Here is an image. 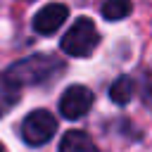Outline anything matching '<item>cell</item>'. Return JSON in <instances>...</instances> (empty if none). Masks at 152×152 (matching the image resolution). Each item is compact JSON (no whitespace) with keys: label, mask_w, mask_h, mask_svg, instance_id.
<instances>
[{"label":"cell","mask_w":152,"mask_h":152,"mask_svg":"<svg viewBox=\"0 0 152 152\" xmlns=\"http://www.w3.org/2000/svg\"><path fill=\"white\" fill-rule=\"evenodd\" d=\"M62 69V62L50 57V55H31L26 59H19L14 62L2 78L7 83H12L14 88H21V86H36V83H43L48 78H52L57 71Z\"/></svg>","instance_id":"cell-1"},{"label":"cell","mask_w":152,"mask_h":152,"mask_svg":"<svg viewBox=\"0 0 152 152\" xmlns=\"http://www.w3.org/2000/svg\"><path fill=\"white\" fill-rule=\"evenodd\" d=\"M100 43V33L95 28V24L88 17H81L71 24V28L64 33L62 38V50L71 57H88L95 45Z\"/></svg>","instance_id":"cell-2"},{"label":"cell","mask_w":152,"mask_h":152,"mask_svg":"<svg viewBox=\"0 0 152 152\" xmlns=\"http://www.w3.org/2000/svg\"><path fill=\"white\" fill-rule=\"evenodd\" d=\"M57 133V119L48 109H36L21 121V138L28 145H45Z\"/></svg>","instance_id":"cell-3"},{"label":"cell","mask_w":152,"mask_h":152,"mask_svg":"<svg viewBox=\"0 0 152 152\" xmlns=\"http://www.w3.org/2000/svg\"><path fill=\"white\" fill-rule=\"evenodd\" d=\"M93 107V93L86 86H69L59 97V112L64 119H81Z\"/></svg>","instance_id":"cell-4"},{"label":"cell","mask_w":152,"mask_h":152,"mask_svg":"<svg viewBox=\"0 0 152 152\" xmlns=\"http://www.w3.org/2000/svg\"><path fill=\"white\" fill-rule=\"evenodd\" d=\"M66 17H69V7H66V5H62V2H50V5H45V7L33 17V28H36V33H40V36H52V33L66 21Z\"/></svg>","instance_id":"cell-5"},{"label":"cell","mask_w":152,"mask_h":152,"mask_svg":"<svg viewBox=\"0 0 152 152\" xmlns=\"http://www.w3.org/2000/svg\"><path fill=\"white\" fill-rule=\"evenodd\" d=\"M59 152H97V147L86 131H66L59 140Z\"/></svg>","instance_id":"cell-6"},{"label":"cell","mask_w":152,"mask_h":152,"mask_svg":"<svg viewBox=\"0 0 152 152\" xmlns=\"http://www.w3.org/2000/svg\"><path fill=\"white\" fill-rule=\"evenodd\" d=\"M131 7H133L131 0H102L100 2V12L109 21H119V19L128 17L131 14Z\"/></svg>","instance_id":"cell-7"},{"label":"cell","mask_w":152,"mask_h":152,"mask_svg":"<svg viewBox=\"0 0 152 152\" xmlns=\"http://www.w3.org/2000/svg\"><path fill=\"white\" fill-rule=\"evenodd\" d=\"M133 90H135L133 78H128V76H119V78L112 83V88H109V97H112V102H116V104H126V102H131Z\"/></svg>","instance_id":"cell-8"},{"label":"cell","mask_w":152,"mask_h":152,"mask_svg":"<svg viewBox=\"0 0 152 152\" xmlns=\"http://www.w3.org/2000/svg\"><path fill=\"white\" fill-rule=\"evenodd\" d=\"M17 93H19V88H14L12 83H7V81L0 76V116H2V112H5L7 107L14 104Z\"/></svg>","instance_id":"cell-9"},{"label":"cell","mask_w":152,"mask_h":152,"mask_svg":"<svg viewBox=\"0 0 152 152\" xmlns=\"http://www.w3.org/2000/svg\"><path fill=\"white\" fill-rule=\"evenodd\" d=\"M0 152H7V150H5V145H2V142H0Z\"/></svg>","instance_id":"cell-10"}]
</instances>
